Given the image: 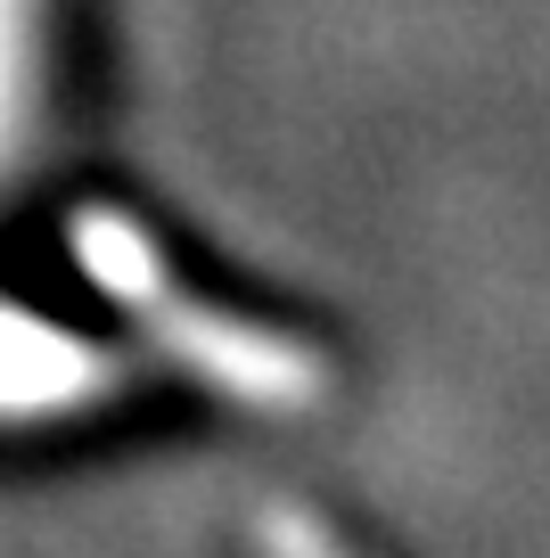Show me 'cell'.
I'll use <instances>...</instances> for the list:
<instances>
[{"instance_id": "6da1fadb", "label": "cell", "mask_w": 550, "mask_h": 558, "mask_svg": "<svg viewBox=\"0 0 550 558\" xmlns=\"http://www.w3.org/2000/svg\"><path fill=\"white\" fill-rule=\"evenodd\" d=\"M83 263L107 279V288H123V304H140V313L156 320V329H172V345H181V362L206 369L214 386H230V395L247 402H312L321 395V362H312L304 345H279V337L247 329V320H206L190 313V304H172V288H156V263L148 246L132 239V222H116V214H83Z\"/></svg>"}]
</instances>
